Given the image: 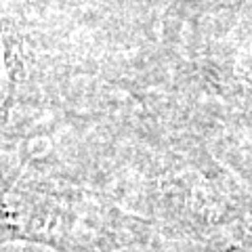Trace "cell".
Segmentation results:
<instances>
[{
    "label": "cell",
    "mask_w": 252,
    "mask_h": 252,
    "mask_svg": "<svg viewBox=\"0 0 252 252\" xmlns=\"http://www.w3.org/2000/svg\"><path fill=\"white\" fill-rule=\"evenodd\" d=\"M137 227L120 206L57 181L21 179L0 193V233L59 252H120Z\"/></svg>",
    "instance_id": "1"
},
{
    "label": "cell",
    "mask_w": 252,
    "mask_h": 252,
    "mask_svg": "<svg viewBox=\"0 0 252 252\" xmlns=\"http://www.w3.org/2000/svg\"><path fill=\"white\" fill-rule=\"evenodd\" d=\"M246 82H248V86H250V91H252V69L246 74Z\"/></svg>",
    "instance_id": "3"
},
{
    "label": "cell",
    "mask_w": 252,
    "mask_h": 252,
    "mask_svg": "<svg viewBox=\"0 0 252 252\" xmlns=\"http://www.w3.org/2000/svg\"><path fill=\"white\" fill-rule=\"evenodd\" d=\"M17 44L13 42L2 26H0V122L6 118L13 103L15 86H17Z\"/></svg>",
    "instance_id": "2"
}]
</instances>
